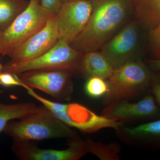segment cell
I'll return each instance as SVG.
<instances>
[{"instance_id": "obj_1", "label": "cell", "mask_w": 160, "mask_h": 160, "mask_svg": "<svg viewBox=\"0 0 160 160\" xmlns=\"http://www.w3.org/2000/svg\"><path fill=\"white\" fill-rule=\"evenodd\" d=\"M129 0H92V10L83 31L70 44L85 53L98 51L133 18Z\"/></svg>"}, {"instance_id": "obj_2", "label": "cell", "mask_w": 160, "mask_h": 160, "mask_svg": "<svg viewBox=\"0 0 160 160\" xmlns=\"http://www.w3.org/2000/svg\"><path fill=\"white\" fill-rule=\"evenodd\" d=\"M18 121H10L3 132L14 142H34L49 139L71 138L77 133L45 106L38 112Z\"/></svg>"}, {"instance_id": "obj_3", "label": "cell", "mask_w": 160, "mask_h": 160, "mask_svg": "<svg viewBox=\"0 0 160 160\" xmlns=\"http://www.w3.org/2000/svg\"><path fill=\"white\" fill-rule=\"evenodd\" d=\"M41 4L30 0L29 5L8 27L0 32V55L10 57L16 49L42 29L55 16Z\"/></svg>"}, {"instance_id": "obj_4", "label": "cell", "mask_w": 160, "mask_h": 160, "mask_svg": "<svg viewBox=\"0 0 160 160\" xmlns=\"http://www.w3.org/2000/svg\"><path fill=\"white\" fill-rule=\"evenodd\" d=\"M24 89L29 95L40 102L60 121L83 132L93 133L106 128L117 129L123 126L121 121L98 115L81 104L55 102L39 95L26 85Z\"/></svg>"}, {"instance_id": "obj_5", "label": "cell", "mask_w": 160, "mask_h": 160, "mask_svg": "<svg viewBox=\"0 0 160 160\" xmlns=\"http://www.w3.org/2000/svg\"><path fill=\"white\" fill-rule=\"evenodd\" d=\"M84 53L59 40L52 48L38 57L18 62L9 61L3 66L2 71L17 75L34 70H64L75 73L78 72Z\"/></svg>"}, {"instance_id": "obj_6", "label": "cell", "mask_w": 160, "mask_h": 160, "mask_svg": "<svg viewBox=\"0 0 160 160\" xmlns=\"http://www.w3.org/2000/svg\"><path fill=\"white\" fill-rule=\"evenodd\" d=\"M151 75L148 67L139 60H133L114 69L108 79L109 91L104 102L109 105L133 97L143 91L150 83Z\"/></svg>"}, {"instance_id": "obj_7", "label": "cell", "mask_w": 160, "mask_h": 160, "mask_svg": "<svg viewBox=\"0 0 160 160\" xmlns=\"http://www.w3.org/2000/svg\"><path fill=\"white\" fill-rule=\"evenodd\" d=\"M73 72L64 70H34L20 73L26 86L39 89L58 102L69 101L73 92Z\"/></svg>"}, {"instance_id": "obj_8", "label": "cell", "mask_w": 160, "mask_h": 160, "mask_svg": "<svg viewBox=\"0 0 160 160\" xmlns=\"http://www.w3.org/2000/svg\"><path fill=\"white\" fill-rule=\"evenodd\" d=\"M139 24L132 20L100 49L113 69L135 59L139 38Z\"/></svg>"}, {"instance_id": "obj_9", "label": "cell", "mask_w": 160, "mask_h": 160, "mask_svg": "<svg viewBox=\"0 0 160 160\" xmlns=\"http://www.w3.org/2000/svg\"><path fill=\"white\" fill-rule=\"evenodd\" d=\"M92 10V4L88 0L62 3L56 15L59 40L71 44L85 29Z\"/></svg>"}, {"instance_id": "obj_10", "label": "cell", "mask_w": 160, "mask_h": 160, "mask_svg": "<svg viewBox=\"0 0 160 160\" xmlns=\"http://www.w3.org/2000/svg\"><path fill=\"white\" fill-rule=\"evenodd\" d=\"M68 140L69 148L64 150L41 149L33 142H13L12 150L20 160H78L87 153L84 140L78 136Z\"/></svg>"}, {"instance_id": "obj_11", "label": "cell", "mask_w": 160, "mask_h": 160, "mask_svg": "<svg viewBox=\"0 0 160 160\" xmlns=\"http://www.w3.org/2000/svg\"><path fill=\"white\" fill-rule=\"evenodd\" d=\"M59 40L56 16L46 26L20 46L9 57L10 62H25L38 57L49 51Z\"/></svg>"}, {"instance_id": "obj_12", "label": "cell", "mask_w": 160, "mask_h": 160, "mask_svg": "<svg viewBox=\"0 0 160 160\" xmlns=\"http://www.w3.org/2000/svg\"><path fill=\"white\" fill-rule=\"evenodd\" d=\"M158 108L152 96L148 95L139 102L130 103L122 101L109 104L104 109L103 116L116 120L132 119L148 117L156 114Z\"/></svg>"}, {"instance_id": "obj_13", "label": "cell", "mask_w": 160, "mask_h": 160, "mask_svg": "<svg viewBox=\"0 0 160 160\" xmlns=\"http://www.w3.org/2000/svg\"><path fill=\"white\" fill-rule=\"evenodd\" d=\"M114 70L106 57L97 51L84 53L78 69V72L87 77H97L104 80L109 79Z\"/></svg>"}, {"instance_id": "obj_14", "label": "cell", "mask_w": 160, "mask_h": 160, "mask_svg": "<svg viewBox=\"0 0 160 160\" xmlns=\"http://www.w3.org/2000/svg\"><path fill=\"white\" fill-rule=\"evenodd\" d=\"M132 20L149 31L160 24V0H138Z\"/></svg>"}, {"instance_id": "obj_15", "label": "cell", "mask_w": 160, "mask_h": 160, "mask_svg": "<svg viewBox=\"0 0 160 160\" xmlns=\"http://www.w3.org/2000/svg\"><path fill=\"white\" fill-rule=\"evenodd\" d=\"M42 106L35 103L23 102L5 104L0 102V133L12 120L21 119L35 112H38Z\"/></svg>"}, {"instance_id": "obj_16", "label": "cell", "mask_w": 160, "mask_h": 160, "mask_svg": "<svg viewBox=\"0 0 160 160\" xmlns=\"http://www.w3.org/2000/svg\"><path fill=\"white\" fill-rule=\"evenodd\" d=\"M29 2L26 0H0V32L26 9Z\"/></svg>"}, {"instance_id": "obj_17", "label": "cell", "mask_w": 160, "mask_h": 160, "mask_svg": "<svg viewBox=\"0 0 160 160\" xmlns=\"http://www.w3.org/2000/svg\"><path fill=\"white\" fill-rule=\"evenodd\" d=\"M85 148L87 152L95 155L100 159L113 160L118 159L119 149L117 144L105 145L100 142H96L88 138L84 141Z\"/></svg>"}, {"instance_id": "obj_18", "label": "cell", "mask_w": 160, "mask_h": 160, "mask_svg": "<svg viewBox=\"0 0 160 160\" xmlns=\"http://www.w3.org/2000/svg\"><path fill=\"white\" fill-rule=\"evenodd\" d=\"M124 131L133 137L160 136V120L142 124L133 128H126Z\"/></svg>"}, {"instance_id": "obj_19", "label": "cell", "mask_w": 160, "mask_h": 160, "mask_svg": "<svg viewBox=\"0 0 160 160\" xmlns=\"http://www.w3.org/2000/svg\"><path fill=\"white\" fill-rule=\"evenodd\" d=\"M104 80L97 77L89 78L85 86L86 93L93 98H98L106 95L109 91V86Z\"/></svg>"}, {"instance_id": "obj_20", "label": "cell", "mask_w": 160, "mask_h": 160, "mask_svg": "<svg viewBox=\"0 0 160 160\" xmlns=\"http://www.w3.org/2000/svg\"><path fill=\"white\" fill-rule=\"evenodd\" d=\"M149 40L154 59H160V24L149 31Z\"/></svg>"}, {"instance_id": "obj_21", "label": "cell", "mask_w": 160, "mask_h": 160, "mask_svg": "<svg viewBox=\"0 0 160 160\" xmlns=\"http://www.w3.org/2000/svg\"><path fill=\"white\" fill-rule=\"evenodd\" d=\"M0 85L7 87L19 86L23 88L26 86L17 74L4 72H0Z\"/></svg>"}, {"instance_id": "obj_22", "label": "cell", "mask_w": 160, "mask_h": 160, "mask_svg": "<svg viewBox=\"0 0 160 160\" xmlns=\"http://www.w3.org/2000/svg\"><path fill=\"white\" fill-rule=\"evenodd\" d=\"M62 4V0H41V6L55 15L58 13Z\"/></svg>"}, {"instance_id": "obj_23", "label": "cell", "mask_w": 160, "mask_h": 160, "mask_svg": "<svg viewBox=\"0 0 160 160\" xmlns=\"http://www.w3.org/2000/svg\"><path fill=\"white\" fill-rule=\"evenodd\" d=\"M152 92L160 106V83H155L152 86Z\"/></svg>"}, {"instance_id": "obj_24", "label": "cell", "mask_w": 160, "mask_h": 160, "mask_svg": "<svg viewBox=\"0 0 160 160\" xmlns=\"http://www.w3.org/2000/svg\"><path fill=\"white\" fill-rule=\"evenodd\" d=\"M152 68L156 70L160 71V59L150 60L148 61Z\"/></svg>"}, {"instance_id": "obj_25", "label": "cell", "mask_w": 160, "mask_h": 160, "mask_svg": "<svg viewBox=\"0 0 160 160\" xmlns=\"http://www.w3.org/2000/svg\"><path fill=\"white\" fill-rule=\"evenodd\" d=\"M76 1V0H62V3L65 2H70V1Z\"/></svg>"}, {"instance_id": "obj_26", "label": "cell", "mask_w": 160, "mask_h": 160, "mask_svg": "<svg viewBox=\"0 0 160 160\" xmlns=\"http://www.w3.org/2000/svg\"><path fill=\"white\" fill-rule=\"evenodd\" d=\"M3 68V66H2V65L0 63V72H1V71H2Z\"/></svg>"}, {"instance_id": "obj_27", "label": "cell", "mask_w": 160, "mask_h": 160, "mask_svg": "<svg viewBox=\"0 0 160 160\" xmlns=\"http://www.w3.org/2000/svg\"><path fill=\"white\" fill-rule=\"evenodd\" d=\"M3 92L2 90H0V97H1V95L2 93Z\"/></svg>"}, {"instance_id": "obj_28", "label": "cell", "mask_w": 160, "mask_h": 160, "mask_svg": "<svg viewBox=\"0 0 160 160\" xmlns=\"http://www.w3.org/2000/svg\"><path fill=\"white\" fill-rule=\"evenodd\" d=\"M34 1H36V2H38L39 3V2L41 0H34Z\"/></svg>"}]
</instances>
